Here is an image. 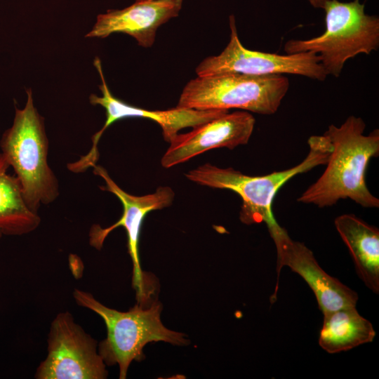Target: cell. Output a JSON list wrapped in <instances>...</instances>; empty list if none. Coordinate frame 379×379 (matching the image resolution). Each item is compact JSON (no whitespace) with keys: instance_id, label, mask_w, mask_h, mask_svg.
Masks as SVG:
<instances>
[{"instance_id":"obj_1","label":"cell","mask_w":379,"mask_h":379,"mask_svg":"<svg viewBox=\"0 0 379 379\" xmlns=\"http://www.w3.org/2000/svg\"><path fill=\"white\" fill-rule=\"evenodd\" d=\"M365 122L350 116L337 127L330 125L324 133L332 150L322 175L298 199V202L319 208L332 206L350 199L364 208H378L379 199L366 186L368 162L379 155V130L364 135Z\"/></svg>"},{"instance_id":"obj_2","label":"cell","mask_w":379,"mask_h":379,"mask_svg":"<svg viewBox=\"0 0 379 379\" xmlns=\"http://www.w3.org/2000/svg\"><path fill=\"white\" fill-rule=\"evenodd\" d=\"M22 109L15 107L12 126L0 140L1 153L20 182L28 207L38 213L59 197V182L48 161V139L44 119L34 105L30 88Z\"/></svg>"},{"instance_id":"obj_3","label":"cell","mask_w":379,"mask_h":379,"mask_svg":"<svg viewBox=\"0 0 379 379\" xmlns=\"http://www.w3.org/2000/svg\"><path fill=\"white\" fill-rule=\"evenodd\" d=\"M76 303L100 316L105 324L107 337L98 344V352L107 366L117 364L119 378L125 379L133 361L145 358L142 350L149 343L164 341L185 345L184 334L166 328L161 323V305L154 302L148 307L137 303L127 312L108 307L91 293L78 288L73 292Z\"/></svg>"},{"instance_id":"obj_4","label":"cell","mask_w":379,"mask_h":379,"mask_svg":"<svg viewBox=\"0 0 379 379\" xmlns=\"http://www.w3.org/2000/svg\"><path fill=\"white\" fill-rule=\"evenodd\" d=\"M308 145L309 152L300 164L267 175L250 176L232 168H222L206 164L190 171L185 176L199 185L234 192L242 200L240 220L246 225L265 222L267 225L276 220L272 204L277 191L296 175L326 164L332 150L328 136L312 135L308 139Z\"/></svg>"},{"instance_id":"obj_5","label":"cell","mask_w":379,"mask_h":379,"mask_svg":"<svg viewBox=\"0 0 379 379\" xmlns=\"http://www.w3.org/2000/svg\"><path fill=\"white\" fill-rule=\"evenodd\" d=\"M325 32L307 40H289L284 45L286 54L311 51L319 56L326 74L338 77L345 62L364 53L370 54L379 46V19L366 15L359 0L327 1Z\"/></svg>"},{"instance_id":"obj_6","label":"cell","mask_w":379,"mask_h":379,"mask_svg":"<svg viewBox=\"0 0 379 379\" xmlns=\"http://www.w3.org/2000/svg\"><path fill=\"white\" fill-rule=\"evenodd\" d=\"M288 88V79L283 74L197 76L185 86L176 107L198 110L239 109L270 115L277 111Z\"/></svg>"},{"instance_id":"obj_7","label":"cell","mask_w":379,"mask_h":379,"mask_svg":"<svg viewBox=\"0 0 379 379\" xmlns=\"http://www.w3.org/2000/svg\"><path fill=\"white\" fill-rule=\"evenodd\" d=\"M106 364L98 344L65 311L53 319L47 354L36 370V379H105Z\"/></svg>"},{"instance_id":"obj_8","label":"cell","mask_w":379,"mask_h":379,"mask_svg":"<svg viewBox=\"0 0 379 379\" xmlns=\"http://www.w3.org/2000/svg\"><path fill=\"white\" fill-rule=\"evenodd\" d=\"M230 39L218 55L205 58L196 68L198 77L237 73L251 76L291 74L324 81L327 74L319 56L311 51L279 55L251 51L241 43L234 15L230 16Z\"/></svg>"},{"instance_id":"obj_9","label":"cell","mask_w":379,"mask_h":379,"mask_svg":"<svg viewBox=\"0 0 379 379\" xmlns=\"http://www.w3.org/2000/svg\"><path fill=\"white\" fill-rule=\"evenodd\" d=\"M93 173L105 181L102 190L114 194L123 205L121 218L113 225L102 227L98 224L91 226L89 231V244L97 250L103 244L111 232L123 227L127 234L128 252L133 263V287L136 292L138 303L145 305L151 295L147 276L142 270L139 256V240L141 227L146 215L150 211L170 206L173 201L174 192L169 187H160L155 192L147 195H132L122 190L109 176L102 166L95 164Z\"/></svg>"},{"instance_id":"obj_10","label":"cell","mask_w":379,"mask_h":379,"mask_svg":"<svg viewBox=\"0 0 379 379\" xmlns=\"http://www.w3.org/2000/svg\"><path fill=\"white\" fill-rule=\"evenodd\" d=\"M93 64L102 80L99 88L102 95L99 97L91 94L89 101L91 105H100L105 109L106 120L102 128L92 136L89 152L74 163L77 168L81 171H86L97 164L99 159L98 145L102 135L110 125L120 119L131 117L152 119L160 126L164 140L169 142L181 129L193 128L228 112V110L224 109L198 110L178 107L167 110L152 111L131 105L114 97L110 92L99 58H95Z\"/></svg>"},{"instance_id":"obj_11","label":"cell","mask_w":379,"mask_h":379,"mask_svg":"<svg viewBox=\"0 0 379 379\" xmlns=\"http://www.w3.org/2000/svg\"><path fill=\"white\" fill-rule=\"evenodd\" d=\"M267 226L277 249L278 277L284 266L299 274L312 290L324 314L356 307L357 293L327 274L309 248L302 242L293 240L276 220Z\"/></svg>"},{"instance_id":"obj_12","label":"cell","mask_w":379,"mask_h":379,"mask_svg":"<svg viewBox=\"0 0 379 379\" xmlns=\"http://www.w3.org/2000/svg\"><path fill=\"white\" fill-rule=\"evenodd\" d=\"M255 123L247 111L227 112L197 125L186 133H178L161 159L164 168H169L208 150L226 147L233 149L248 143Z\"/></svg>"},{"instance_id":"obj_13","label":"cell","mask_w":379,"mask_h":379,"mask_svg":"<svg viewBox=\"0 0 379 379\" xmlns=\"http://www.w3.org/2000/svg\"><path fill=\"white\" fill-rule=\"evenodd\" d=\"M182 0H146L136 1L121 10H108L100 14L87 37L105 38L113 33H124L138 44L151 47L159 26L178 15Z\"/></svg>"},{"instance_id":"obj_14","label":"cell","mask_w":379,"mask_h":379,"mask_svg":"<svg viewBox=\"0 0 379 379\" xmlns=\"http://www.w3.org/2000/svg\"><path fill=\"white\" fill-rule=\"evenodd\" d=\"M334 225L348 248L359 277L375 293H379V230L354 214L338 216Z\"/></svg>"},{"instance_id":"obj_15","label":"cell","mask_w":379,"mask_h":379,"mask_svg":"<svg viewBox=\"0 0 379 379\" xmlns=\"http://www.w3.org/2000/svg\"><path fill=\"white\" fill-rule=\"evenodd\" d=\"M376 333L372 324L356 307H348L324 314L319 345L329 354L347 351L371 343Z\"/></svg>"},{"instance_id":"obj_16","label":"cell","mask_w":379,"mask_h":379,"mask_svg":"<svg viewBox=\"0 0 379 379\" xmlns=\"http://www.w3.org/2000/svg\"><path fill=\"white\" fill-rule=\"evenodd\" d=\"M0 152V233L3 236H22L32 232L41 223V217L27 205L21 185Z\"/></svg>"},{"instance_id":"obj_17","label":"cell","mask_w":379,"mask_h":379,"mask_svg":"<svg viewBox=\"0 0 379 379\" xmlns=\"http://www.w3.org/2000/svg\"><path fill=\"white\" fill-rule=\"evenodd\" d=\"M314 8H323L325 3L329 0H308Z\"/></svg>"},{"instance_id":"obj_18","label":"cell","mask_w":379,"mask_h":379,"mask_svg":"<svg viewBox=\"0 0 379 379\" xmlns=\"http://www.w3.org/2000/svg\"><path fill=\"white\" fill-rule=\"evenodd\" d=\"M146 1V0H136V1Z\"/></svg>"},{"instance_id":"obj_19","label":"cell","mask_w":379,"mask_h":379,"mask_svg":"<svg viewBox=\"0 0 379 379\" xmlns=\"http://www.w3.org/2000/svg\"><path fill=\"white\" fill-rule=\"evenodd\" d=\"M3 237V235L0 233V239Z\"/></svg>"}]
</instances>
